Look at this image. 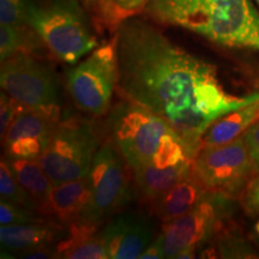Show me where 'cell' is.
<instances>
[{
	"label": "cell",
	"instance_id": "cell-18",
	"mask_svg": "<svg viewBox=\"0 0 259 259\" xmlns=\"http://www.w3.org/2000/svg\"><path fill=\"white\" fill-rule=\"evenodd\" d=\"M259 119V100L222 115L213 121L202 138L203 147H216L244 135Z\"/></svg>",
	"mask_w": 259,
	"mask_h": 259
},
{
	"label": "cell",
	"instance_id": "cell-32",
	"mask_svg": "<svg viewBox=\"0 0 259 259\" xmlns=\"http://www.w3.org/2000/svg\"><path fill=\"white\" fill-rule=\"evenodd\" d=\"M255 2H257V4L259 5V0H255Z\"/></svg>",
	"mask_w": 259,
	"mask_h": 259
},
{
	"label": "cell",
	"instance_id": "cell-28",
	"mask_svg": "<svg viewBox=\"0 0 259 259\" xmlns=\"http://www.w3.org/2000/svg\"><path fill=\"white\" fill-rule=\"evenodd\" d=\"M16 257L25 258V259L56 258V245L40 246V247L30 248V250L21 252V253H18Z\"/></svg>",
	"mask_w": 259,
	"mask_h": 259
},
{
	"label": "cell",
	"instance_id": "cell-6",
	"mask_svg": "<svg viewBox=\"0 0 259 259\" xmlns=\"http://www.w3.org/2000/svg\"><path fill=\"white\" fill-rule=\"evenodd\" d=\"M119 63L116 36L97 46L66 73V88L73 105L84 114L100 118L108 114L118 87Z\"/></svg>",
	"mask_w": 259,
	"mask_h": 259
},
{
	"label": "cell",
	"instance_id": "cell-2",
	"mask_svg": "<svg viewBox=\"0 0 259 259\" xmlns=\"http://www.w3.org/2000/svg\"><path fill=\"white\" fill-rule=\"evenodd\" d=\"M145 11L221 46L259 52V14L251 0H150Z\"/></svg>",
	"mask_w": 259,
	"mask_h": 259
},
{
	"label": "cell",
	"instance_id": "cell-19",
	"mask_svg": "<svg viewBox=\"0 0 259 259\" xmlns=\"http://www.w3.org/2000/svg\"><path fill=\"white\" fill-rule=\"evenodd\" d=\"M10 167L14 171L15 177L17 178L25 191L30 194V197L36 203L38 212L44 215L48 199L53 190V183L40 166L37 161L23 160V158H11L8 157Z\"/></svg>",
	"mask_w": 259,
	"mask_h": 259
},
{
	"label": "cell",
	"instance_id": "cell-3",
	"mask_svg": "<svg viewBox=\"0 0 259 259\" xmlns=\"http://www.w3.org/2000/svg\"><path fill=\"white\" fill-rule=\"evenodd\" d=\"M106 130L132 170L192 161L185 142L166 120L126 99L108 112Z\"/></svg>",
	"mask_w": 259,
	"mask_h": 259
},
{
	"label": "cell",
	"instance_id": "cell-8",
	"mask_svg": "<svg viewBox=\"0 0 259 259\" xmlns=\"http://www.w3.org/2000/svg\"><path fill=\"white\" fill-rule=\"evenodd\" d=\"M99 148L100 142L90 122L60 119L37 162L57 186L88 176Z\"/></svg>",
	"mask_w": 259,
	"mask_h": 259
},
{
	"label": "cell",
	"instance_id": "cell-5",
	"mask_svg": "<svg viewBox=\"0 0 259 259\" xmlns=\"http://www.w3.org/2000/svg\"><path fill=\"white\" fill-rule=\"evenodd\" d=\"M132 169L111 141L100 145L90 168V197L79 222L101 226L124 211L135 197Z\"/></svg>",
	"mask_w": 259,
	"mask_h": 259
},
{
	"label": "cell",
	"instance_id": "cell-13",
	"mask_svg": "<svg viewBox=\"0 0 259 259\" xmlns=\"http://www.w3.org/2000/svg\"><path fill=\"white\" fill-rule=\"evenodd\" d=\"M69 228L56 221H45L25 225H6L0 227L2 257L40 246L57 245L66 236Z\"/></svg>",
	"mask_w": 259,
	"mask_h": 259
},
{
	"label": "cell",
	"instance_id": "cell-30",
	"mask_svg": "<svg viewBox=\"0 0 259 259\" xmlns=\"http://www.w3.org/2000/svg\"><path fill=\"white\" fill-rule=\"evenodd\" d=\"M79 2L83 3L84 5L88 6V8H89L90 10H92V9L94 8V6H95V5L97 4V3L100 2V0H79Z\"/></svg>",
	"mask_w": 259,
	"mask_h": 259
},
{
	"label": "cell",
	"instance_id": "cell-23",
	"mask_svg": "<svg viewBox=\"0 0 259 259\" xmlns=\"http://www.w3.org/2000/svg\"><path fill=\"white\" fill-rule=\"evenodd\" d=\"M47 221L45 215L35 210L0 200V225H25Z\"/></svg>",
	"mask_w": 259,
	"mask_h": 259
},
{
	"label": "cell",
	"instance_id": "cell-4",
	"mask_svg": "<svg viewBox=\"0 0 259 259\" xmlns=\"http://www.w3.org/2000/svg\"><path fill=\"white\" fill-rule=\"evenodd\" d=\"M25 25L54 57L69 65L99 46L79 0H27Z\"/></svg>",
	"mask_w": 259,
	"mask_h": 259
},
{
	"label": "cell",
	"instance_id": "cell-16",
	"mask_svg": "<svg viewBox=\"0 0 259 259\" xmlns=\"http://www.w3.org/2000/svg\"><path fill=\"white\" fill-rule=\"evenodd\" d=\"M193 170V160L169 167H144L132 170L136 192L148 204L167 192Z\"/></svg>",
	"mask_w": 259,
	"mask_h": 259
},
{
	"label": "cell",
	"instance_id": "cell-17",
	"mask_svg": "<svg viewBox=\"0 0 259 259\" xmlns=\"http://www.w3.org/2000/svg\"><path fill=\"white\" fill-rule=\"evenodd\" d=\"M101 226L77 222L67 227L69 232L56 245V258L108 259V253L99 235Z\"/></svg>",
	"mask_w": 259,
	"mask_h": 259
},
{
	"label": "cell",
	"instance_id": "cell-10",
	"mask_svg": "<svg viewBox=\"0 0 259 259\" xmlns=\"http://www.w3.org/2000/svg\"><path fill=\"white\" fill-rule=\"evenodd\" d=\"M193 171L208 191L235 196L257 170L241 135L229 143L200 148L193 158Z\"/></svg>",
	"mask_w": 259,
	"mask_h": 259
},
{
	"label": "cell",
	"instance_id": "cell-20",
	"mask_svg": "<svg viewBox=\"0 0 259 259\" xmlns=\"http://www.w3.org/2000/svg\"><path fill=\"white\" fill-rule=\"evenodd\" d=\"M150 0H100L92 9L97 29L115 34L130 18L147 10Z\"/></svg>",
	"mask_w": 259,
	"mask_h": 259
},
{
	"label": "cell",
	"instance_id": "cell-14",
	"mask_svg": "<svg viewBox=\"0 0 259 259\" xmlns=\"http://www.w3.org/2000/svg\"><path fill=\"white\" fill-rule=\"evenodd\" d=\"M90 197L88 176L66 181L53 187L44 215L61 226L70 227L79 222Z\"/></svg>",
	"mask_w": 259,
	"mask_h": 259
},
{
	"label": "cell",
	"instance_id": "cell-22",
	"mask_svg": "<svg viewBox=\"0 0 259 259\" xmlns=\"http://www.w3.org/2000/svg\"><path fill=\"white\" fill-rule=\"evenodd\" d=\"M31 41L25 35L24 27L0 25V59L4 61L19 52H29Z\"/></svg>",
	"mask_w": 259,
	"mask_h": 259
},
{
	"label": "cell",
	"instance_id": "cell-7",
	"mask_svg": "<svg viewBox=\"0 0 259 259\" xmlns=\"http://www.w3.org/2000/svg\"><path fill=\"white\" fill-rule=\"evenodd\" d=\"M0 85L24 108L60 120V85L56 71L29 52H19L2 61Z\"/></svg>",
	"mask_w": 259,
	"mask_h": 259
},
{
	"label": "cell",
	"instance_id": "cell-11",
	"mask_svg": "<svg viewBox=\"0 0 259 259\" xmlns=\"http://www.w3.org/2000/svg\"><path fill=\"white\" fill-rule=\"evenodd\" d=\"M99 235L108 258L136 259L156 238V228L148 216L124 210L100 227Z\"/></svg>",
	"mask_w": 259,
	"mask_h": 259
},
{
	"label": "cell",
	"instance_id": "cell-24",
	"mask_svg": "<svg viewBox=\"0 0 259 259\" xmlns=\"http://www.w3.org/2000/svg\"><path fill=\"white\" fill-rule=\"evenodd\" d=\"M27 0H0V22L2 24L25 25Z\"/></svg>",
	"mask_w": 259,
	"mask_h": 259
},
{
	"label": "cell",
	"instance_id": "cell-15",
	"mask_svg": "<svg viewBox=\"0 0 259 259\" xmlns=\"http://www.w3.org/2000/svg\"><path fill=\"white\" fill-rule=\"evenodd\" d=\"M206 192L208 190L192 170L149 205L158 220L163 223L169 222L192 210Z\"/></svg>",
	"mask_w": 259,
	"mask_h": 259
},
{
	"label": "cell",
	"instance_id": "cell-26",
	"mask_svg": "<svg viewBox=\"0 0 259 259\" xmlns=\"http://www.w3.org/2000/svg\"><path fill=\"white\" fill-rule=\"evenodd\" d=\"M242 206L250 216L259 213V177L248 183L242 198Z\"/></svg>",
	"mask_w": 259,
	"mask_h": 259
},
{
	"label": "cell",
	"instance_id": "cell-25",
	"mask_svg": "<svg viewBox=\"0 0 259 259\" xmlns=\"http://www.w3.org/2000/svg\"><path fill=\"white\" fill-rule=\"evenodd\" d=\"M22 108L24 107L21 103H18L5 92H2V95H0V136H2V139L5 137L10 125L12 124Z\"/></svg>",
	"mask_w": 259,
	"mask_h": 259
},
{
	"label": "cell",
	"instance_id": "cell-9",
	"mask_svg": "<svg viewBox=\"0 0 259 259\" xmlns=\"http://www.w3.org/2000/svg\"><path fill=\"white\" fill-rule=\"evenodd\" d=\"M229 197L208 191L192 210L162 227L164 258H193L216 232L229 209Z\"/></svg>",
	"mask_w": 259,
	"mask_h": 259
},
{
	"label": "cell",
	"instance_id": "cell-31",
	"mask_svg": "<svg viewBox=\"0 0 259 259\" xmlns=\"http://www.w3.org/2000/svg\"><path fill=\"white\" fill-rule=\"evenodd\" d=\"M255 232H257L259 234V221L257 222V225H255Z\"/></svg>",
	"mask_w": 259,
	"mask_h": 259
},
{
	"label": "cell",
	"instance_id": "cell-21",
	"mask_svg": "<svg viewBox=\"0 0 259 259\" xmlns=\"http://www.w3.org/2000/svg\"><path fill=\"white\" fill-rule=\"evenodd\" d=\"M0 197L5 202L38 211L36 203L15 177L6 156L0 161Z\"/></svg>",
	"mask_w": 259,
	"mask_h": 259
},
{
	"label": "cell",
	"instance_id": "cell-1",
	"mask_svg": "<svg viewBox=\"0 0 259 259\" xmlns=\"http://www.w3.org/2000/svg\"><path fill=\"white\" fill-rule=\"evenodd\" d=\"M115 36L116 92L166 120L185 142L192 160L213 121L259 100V93H227L212 64L178 46L148 22L130 18Z\"/></svg>",
	"mask_w": 259,
	"mask_h": 259
},
{
	"label": "cell",
	"instance_id": "cell-29",
	"mask_svg": "<svg viewBox=\"0 0 259 259\" xmlns=\"http://www.w3.org/2000/svg\"><path fill=\"white\" fill-rule=\"evenodd\" d=\"M153 258H164L163 250V234L158 233L156 238L151 241V244L145 248L139 259H153Z\"/></svg>",
	"mask_w": 259,
	"mask_h": 259
},
{
	"label": "cell",
	"instance_id": "cell-27",
	"mask_svg": "<svg viewBox=\"0 0 259 259\" xmlns=\"http://www.w3.org/2000/svg\"><path fill=\"white\" fill-rule=\"evenodd\" d=\"M244 137L255 170L259 173V119L245 132Z\"/></svg>",
	"mask_w": 259,
	"mask_h": 259
},
{
	"label": "cell",
	"instance_id": "cell-12",
	"mask_svg": "<svg viewBox=\"0 0 259 259\" xmlns=\"http://www.w3.org/2000/svg\"><path fill=\"white\" fill-rule=\"evenodd\" d=\"M58 121L44 113L22 108L2 139L5 156L37 161Z\"/></svg>",
	"mask_w": 259,
	"mask_h": 259
}]
</instances>
